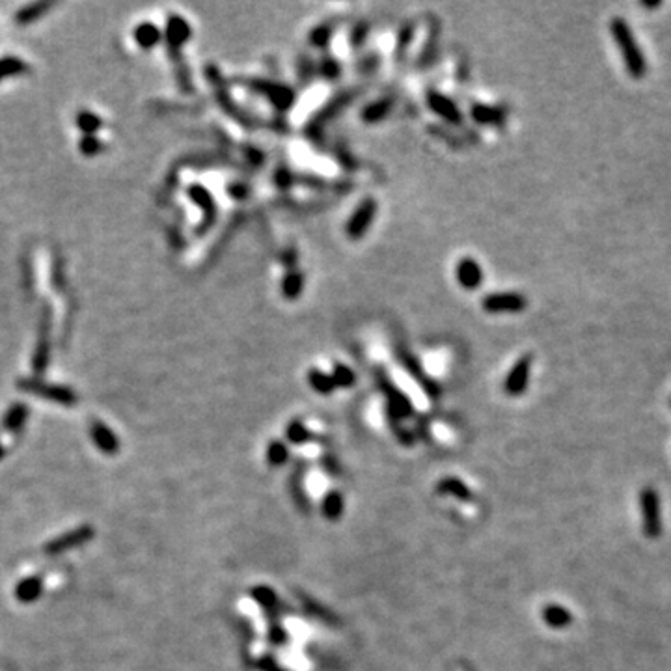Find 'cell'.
I'll list each match as a JSON object with an SVG mask.
<instances>
[{
  "mask_svg": "<svg viewBox=\"0 0 671 671\" xmlns=\"http://www.w3.org/2000/svg\"><path fill=\"white\" fill-rule=\"evenodd\" d=\"M610 32L614 36L617 49H619L621 56H623V64L629 75L636 80H640L647 75V60L643 51L640 49L638 42H636L634 32L630 28V25L621 17H615L610 21Z\"/></svg>",
  "mask_w": 671,
  "mask_h": 671,
  "instance_id": "cell-1",
  "label": "cell"
},
{
  "mask_svg": "<svg viewBox=\"0 0 671 671\" xmlns=\"http://www.w3.org/2000/svg\"><path fill=\"white\" fill-rule=\"evenodd\" d=\"M21 386V390L30 392L34 396L37 397H45V399H51L58 405H66L71 406L77 403V394L71 392L68 386H60V385H51V382H43L40 379H23L19 382Z\"/></svg>",
  "mask_w": 671,
  "mask_h": 671,
  "instance_id": "cell-2",
  "label": "cell"
},
{
  "mask_svg": "<svg viewBox=\"0 0 671 671\" xmlns=\"http://www.w3.org/2000/svg\"><path fill=\"white\" fill-rule=\"evenodd\" d=\"M640 507L643 515V531L649 539H656L662 533V513H660V496L655 489L641 490Z\"/></svg>",
  "mask_w": 671,
  "mask_h": 671,
  "instance_id": "cell-3",
  "label": "cell"
},
{
  "mask_svg": "<svg viewBox=\"0 0 671 671\" xmlns=\"http://www.w3.org/2000/svg\"><path fill=\"white\" fill-rule=\"evenodd\" d=\"M483 308L492 313L521 312L526 308V298L519 293H495L485 297Z\"/></svg>",
  "mask_w": 671,
  "mask_h": 671,
  "instance_id": "cell-4",
  "label": "cell"
},
{
  "mask_svg": "<svg viewBox=\"0 0 671 671\" xmlns=\"http://www.w3.org/2000/svg\"><path fill=\"white\" fill-rule=\"evenodd\" d=\"M530 370H531V358L530 356H522V358L513 365L509 377H507V380H505V390L509 392V394H513V396L522 394V392L526 390V386H528Z\"/></svg>",
  "mask_w": 671,
  "mask_h": 671,
  "instance_id": "cell-5",
  "label": "cell"
},
{
  "mask_svg": "<svg viewBox=\"0 0 671 671\" xmlns=\"http://www.w3.org/2000/svg\"><path fill=\"white\" fill-rule=\"evenodd\" d=\"M191 25H188L183 17L179 16H172L168 17L167 23V43L168 47H170V52H176L177 49L181 47L183 43L187 42L188 37H191Z\"/></svg>",
  "mask_w": 671,
  "mask_h": 671,
  "instance_id": "cell-6",
  "label": "cell"
},
{
  "mask_svg": "<svg viewBox=\"0 0 671 671\" xmlns=\"http://www.w3.org/2000/svg\"><path fill=\"white\" fill-rule=\"evenodd\" d=\"M455 274H457L459 284H461L464 289H469V291H472V289H478V287L481 286V280H483V272H481V267H479V263H476L473 260H470V258H464V260L459 261L457 271H455Z\"/></svg>",
  "mask_w": 671,
  "mask_h": 671,
  "instance_id": "cell-7",
  "label": "cell"
},
{
  "mask_svg": "<svg viewBox=\"0 0 671 671\" xmlns=\"http://www.w3.org/2000/svg\"><path fill=\"white\" fill-rule=\"evenodd\" d=\"M49 351H51V345H49V315L47 318H43L42 327H40V338H37V347L34 351V371H43L47 368L49 364Z\"/></svg>",
  "mask_w": 671,
  "mask_h": 671,
  "instance_id": "cell-8",
  "label": "cell"
},
{
  "mask_svg": "<svg viewBox=\"0 0 671 671\" xmlns=\"http://www.w3.org/2000/svg\"><path fill=\"white\" fill-rule=\"evenodd\" d=\"M133 37L142 51H151L161 42V30L153 23H140L133 32Z\"/></svg>",
  "mask_w": 671,
  "mask_h": 671,
  "instance_id": "cell-9",
  "label": "cell"
},
{
  "mask_svg": "<svg viewBox=\"0 0 671 671\" xmlns=\"http://www.w3.org/2000/svg\"><path fill=\"white\" fill-rule=\"evenodd\" d=\"M92 438H94V442L97 444L101 452L104 453H114L118 449V440H116L114 433L110 431L109 427L104 425L101 422H94L92 423Z\"/></svg>",
  "mask_w": 671,
  "mask_h": 671,
  "instance_id": "cell-10",
  "label": "cell"
},
{
  "mask_svg": "<svg viewBox=\"0 0 671 671\" xmlns=\"http://www.w3.org/2000/svg\"><path fill=\"white\" fill-rule=\"evenodd\" d=\"M373 214H375V202L373 203L365 202L364 205L354 213L351 222H349V234L354 235V237L364 234L365 229H368V226H370V220Z\"/></svg>",
  "mask_w": 671,
  "mask_h": 671,
  "instance_id": "cell-11",
  "label": "cell"
},
{
  "mask_svg": "<svg viewBox=\"0 0 671 671\" xmlns=\"http://www.w3.org/2000/svg\"><path fill=\"white\" fill-rule=\"evenodd\" d=\"M52 6L54 4H51V2H34V4L25 6L16 16V21L19 23V25H30V23L37 21L40 17L45 16Z\"/></svg>",
  "mask_w": 671,
  "mask_h": 671,
  "instance_id": "cell-12",
  "label": "cell"
},
{
  "mask_svg": "<svg viewBox=\"0 0 671 671\" xmlns=\"http://www.w3.org/2000/svg\"><path fill=\"white\" fill-rule=\"evenodd\" d=\"M101 118L90 110H83L77 114V127L84 133V136H95V133L101 129Z\"/></svg>",
  "mask_w": 671,
  "mask_h": 671,
  "instance_id": "cell-13",
  "label": "cell"
},
{
  "mask_svg": "<svg viewBox=\"0 0 671 671\" xmlns=\"http://www.w3.org/2000/svg\"><path fill=\"white\" fill-rule=\"evenodd\" d=\"M28 66L23 62L21 58L17 56H4L0 58V83L8 77H17V75L25 73Z\"/></svg>",
  "mask_w": 671,
  "mask_h": 671,
  "instance_id": "cell-14",
  "label": "cell"
},
{
  "mask_svg": "<svg viewBox=\"0 0 671 671\" xmlns=\"http://www.w3.org/2000/svg\"><path fill=\"white\" fill-rule=\"evenodd\" d=\"M545 617L554 627H565V624L571 623V614L562 606H548L547 612H545Z\"/></svg>",
  "mask_w": 671,
  "mask_h": 671,
  "instance_id": "cell-15",
  "label": "cell"
},
{
  "mask_svg": "<svg viewBox=\"0 0 671 671\" xmlns=\"http://www.w3.org/2000/svg\"><path fill=\"white\" fill-rule=\"evenodd\" d=\"M78 147H80V153H83L84 157H94L97 155V153H101L103 144H101L97 136H83V140H80Z\"/></svg>",
  "mask_w": 671,
  "mask_h": 671,
  "instance_id": "cell-16",
  "label": "cell"
},
{
  "mask_svg": "<svg viewBox=\"0 0 671 671\" xmlns=\"http://www.w3.org/2000/svg\"><path fill=\"white\" fill-rule=\"evenodd\" d=\"M643 8H649V10H656V8H660L662 2H641Z\"/></svg>",
  "mask_w": 671,
  "mask_h": 671,
  "instance_id": "cell-17",
  "label": "cell"
}]
</instances>
